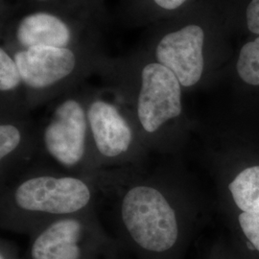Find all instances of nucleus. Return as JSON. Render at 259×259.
Instances as JSON below:
<instances>
[{
	"label": "nucleus",
	"mask_w": 259,
	"mask_h": 259,
	"mask_svg": "<svg viewBox=\"0 0 259 259\" xmlns=\"http://www.w3.org/2000/svg\"><path fill=\"white\" fill-rule=\"evenodd\" d=\"M92 179L98 198L109 203L111 216L137 249L160 255L176 246L180 216L165 186L148 165L101 169Z\"/></svg>",
	"instance_id": "obj_1"
},
{
	"label": "nucleus",
	"mask_w": 259,
	"mask_h": 259,
	"mask_svg": "<svg viewBox=\"0 0 259 259\" xmlns=\"http://www.w3.org/2000/svg\"><path fill=\"white\" fill-rule=\"evenodd\" d=\"M96 74L128 111L149 152L163 148L169 125L183 115V87L175 74L140 48L104 57Z\"/></svg>",
	"instance_id": "obj_2"
},
{
	"label": "nucleus",
	"mask_w": 259,
	"mask_h": 259,
	"mask_svg": "<svg viewBox=\"0 0 259 259\" xmlns=\"http://www.w3.org/2000/svg\"><path fill=\"white\" fill-rule=\"evenodd\" d=\"M1 185V226L12 231L33 232L57 219L97 208L93 179L48 164L31 165Z\"/></svg>",
	"instance_id": "obj_3"
},
{
	"label": "nucleus",
	"mask_w": 259,
	"mask_h": 259,
	"mask_svg": "<svg viewBox=\"0 0 259 259\" xmlns=\"http://www.w3.org/2000/svg\"><path fill=\"white\" fill-rule=\"evenodd\" d=\"M10 51L19 65L30 111L79 88L85 78L96 74L105 57L93 42Z\"/></svg>",
	"instance_id": "obj_4"
},
{
	"label": "nucleus",
	"mask_w": 259,
	"mask_h": 259,
	"mask_svg": "<svg viewBox=\"0 0 259 259\" xmlns=\"http://www.w3.org/2000/svg\"><path fill=\"white\" fill-rule=\"evenodd\" d=\"M38 157L46 164L91 178L97 172L85 107L84 88H77L52 101L37 126Z\"/></svg>",
	"instance_id": "obj_5"
},
{
	"label": "nucleus",
	"mask_w": 259,
	"mask_h": 259,
	"mask_svg": "<svg viewBox=\"0 0 259 259\" xmlns=\"http://www.w3.org/2000/svg\"><path fill=\"white\" fill-rule=\"evenodd\" d=\"M84 96L97 171L147 166L151 153L115 96L105 87L84 88Z\"/></svg>",
	"instance_id": "obj_6"
},
{
	"label": "nucleus",
	"mask_w": 259,
	"mask_h": 259,
	"mask_svg": "<svg viewBox=\"0 0 259 259\" xmlns=\"http://www.w3.org/2000/svg\"><path fill=\"white\" fill-rule=\"evenodd\" d=\"M93 23L50 9H27L5 27L2 39L9 50L32 47H76L93 44L87 33Z\"/></svg>",
	"instance_id": "obj_7"
},
{
	"label": "nucleus",
	"mask_w": 259,
	"mask_h": 259,
	"mask_svg": "<svg viewBox=\"0 0 259 259\" xmlns=\"http://www.w3.org/2000/svg\"><path fill=\"white\" fill-rule=\"evenodd\" d=\"M161 30L150 35L142 48L170 69L183 88L197 85L205 70L206 33L204 26L198 22H187L180 27Z\"/></svg>",
	"instance_id": "obj_8"
},
{
	"label": "nucleus",
	"mask_w": 259,
	"mask_h": 259,
	"mask_svg": "<svg viewBox=\"0 0 259 259\" xmlns=\"http://www.w3.org/2000/svg\"><path fill=\"white\" fill-rule=\"evenodd\" d=\"M32 233L30 259H85L104 242L97 210L57 219Z\"/></svg>",
	"instance_id": "obj_9"
},
{
	"label": "nucleus",
	"mask_w": 259,
	"mask_h": 259,
	"mask_svg": "<svg viewBox=\"0 0 259 259\" xmlns=\"http://www.w3.org/2000/svg\"><path fill=\"white\" fill-rule=\"evenodd\" d=\"M37 157V126L30 120L29 114L1 115V185L31 166Z\"/></svg>",
	"instance_id": "obj_10"
},
{
	"label": "nucleus",
	"mask_w": 259,
	"mask_h": 259,
	"mask_svg": "<svg viewBox=\"0 0 259 259\" xmlns=\"http://www.w3.org/2000/svg\"><path fill=\"white\" fill-rule=\"evenodd\" d=\"M1 115L29 114L25 91L19 65L6 47H0Z\"/></svg>",
	"instance_id": "obj_11"
},
{
	"label": "nucleus",
	"mask_w": 259,
	"mask_h": 259,
	"mask_svg": "<svg viewBox=\"0 0 259 259\" xmlns=\"http://www.w3.org/2000/svg\"><path fill=\"white\" fill-rule=\"evenodd\" d=\"M26 9H50L97 22L104 15V0H21Z\"/></svg>",
	"instance_id": "obj_12"
},
{
	"label": "nucleus",
	"mask_w": 259,
	"mask_h": 259,
	"mask_svg": "<svg viewBox=\"0 0 259 259\" xmlns=\"http://www.w3.org/2000/svg\"><path fill=\"white\" fill-rule=\"evenodd\" d=\"M229 190L243 212L259 213V166L243 170L229 185Z\"/></svg>",
	"instance_id": "obj_13"
},
{
	"label": "nucleus",
	"mask_w": 259,
	"mask_h": 259,
	"mask_svg": "<svg viewBox=\"0 0 259 259\" xmlns=\"http://www.w3.org/2000/svg\"><path fill=\"white\" fill-rule=\"evenodd\" d=\"M190 0H128L127 15L136 24H151L155 20L182 9Z\"/></svg>",
	"instance_id": "obj_14"
},
{
	"label": "nucleus",
	"mask_w": 259,
	"mask_h": 259,
	"mask_svg": "<svg viewBox=\"0 0 259 259\" xmlns=\"http://www.w3.org/2000/svg\"><path fill=\"white\" fill-rule=\"evenodd\" d=\"M236 69L244 82L259 85V37L241 48Z\"/></svg>",
	"instance_id": "obj_15"
},
{
	"label": "nucleus",
	"mask_w": 259,
	"mask_h": 259,
	"mask_svg": "<svg viewBox=\"0 0 259 259\" xmlns=\"http://www.w3.org/2000/svg\"><path fill=\"white\" fill-rule=\"evenodd\" d=\"M239 223L246 237L259 251V213L242 212Z\"/></svg>",
	"instance_id": "obj_16"
},
{
	"label": "nucleus",
	"mask_w": 259,
	"mask_h": 259,
	"mask_svg": "<svg viewBox=\"0 0 259 259\" xmlns=\"http://www.w3.org/2000/svg\"><path fill=\"white\" fill-rule=\"evenodd\" d=\"M247 26L252 34L259 36V0H251L246 11Z\"/></svg>",
	"instance_id": "obj_17"
},
{
	"label": "nucleus",
	"mask_w": 259,
	"mask_h": 259,
	"mask_svg": "<svg viewBox=\"0 0 259 259\" xmlns=\"http://www.w3.org/2000/svg\"><path fill=\"white\" fill-rule=\"evenodd\" d=\"M2 1H3V0H2Z\"/></svg>",
	"instance_id": "obj_18"
}]
</instances>
